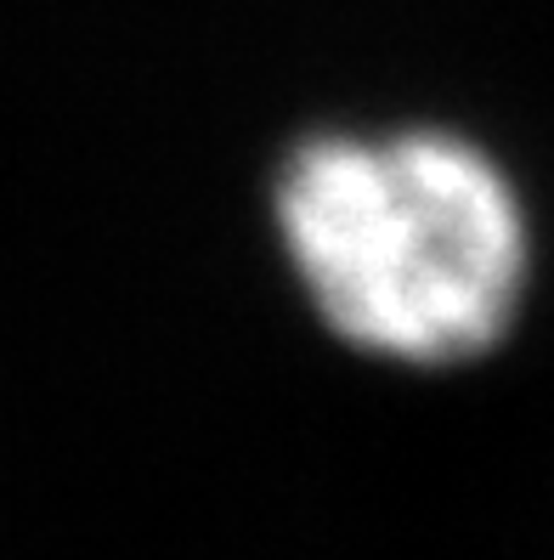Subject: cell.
<instances>
[{
	"mask_svg": "<svg viewBox=\"0 0 554 560\" xmlns=\"http://www.w3.org/2000/svg\"><path fill=\"white\" fill-rule=\"evenodd\" d=\"M278 221L334 335L402 362L486 351L527 278V221L509 182L441 130L300 148L278 187Z\"/></svg>",
	"mask_w": 554,
	"mask_h": 560,
	"instance_id": "6da1fadb",
	"label": "cell"
}]
</instances>
